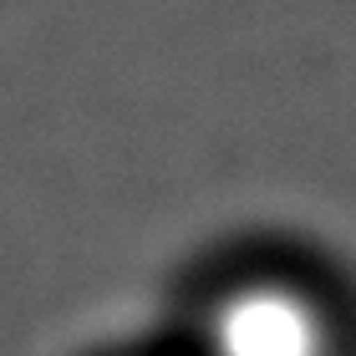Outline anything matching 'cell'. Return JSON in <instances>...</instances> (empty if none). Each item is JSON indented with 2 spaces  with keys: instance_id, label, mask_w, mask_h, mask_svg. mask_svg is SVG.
Instances as JSON below:
<instances>
[{
  "instance_id": "6da1fadb",
  "label": "cell",
  "mask_w": 356,
  "mask_h": 356,
  "mask_svg": "<svg viewBox=\"0 0 356 356\" xmlns=\"http://www.w3.org/2000/svg\"><path fill=\"white\" fill-rule=\"evenodd\" d=\"M336 321L326 300L296 280H239L204 311V356H336Z\"/></svg>"
}]
</instances>
